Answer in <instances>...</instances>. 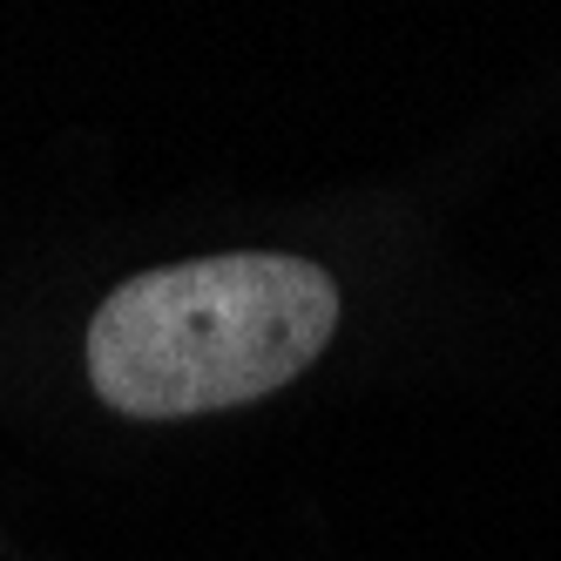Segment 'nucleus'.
Wrapping results in <instances>:
<instances>
[{
    "instance_id": "f257e3e1",
    "label": "nucleus",
    "mask_w": 561,
    "mask_h": 561,
    "mask_svg": "<svg viewBox=\"0 0 561 561\" xmlns=\"http://www.w3.org/2000/svg\"><path fill=\"white\" fill-rule=\"evenodd\" d=\"M339 332L325 264L285 251L190 257L123 277L89 318V386L129 420L224 413L291 386Z\"/></svg>"
}]
</instances>
